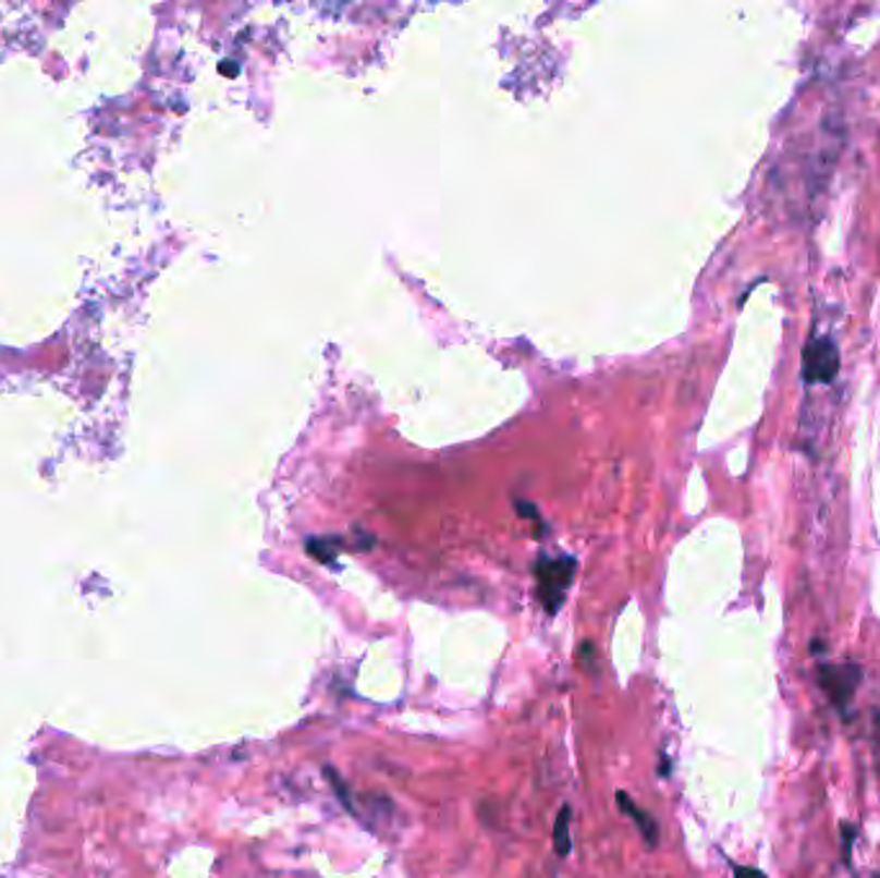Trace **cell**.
Returning a JSON list of instances; mask_svg holds the SVG:
<instances>
[{"instance_id": "277c9868", "label": "cell", "mask_w": 880, "mask_h": 878, "mask_svg": "<svg viewBox=\"0 0 880 878\" xmlns=\"http://www.w3.org/2000/svg\"><path fill=\"white\" fill-rule=\"evenodd\" d=\"M619 806H621L623 812L628 814L631 819L636 821L638 830H641V834H644V838H647L649 845H657V834H659L657 821L651 819L649 814L644 812V809H638V806H636L634 802H631V796H626V793H623V791H619Z\"/></svg>"}, {"instance_id": "ba28073f", "label": "cell", "mask_w": 880, "mask_h": 878, "mask_svg": "<svg viewBox=\"0 0 880 878\" xmlns=\"http://www.w3.org/2000/svg\"><path fill=\"white\" fill-rule=\"evenodd\" d=\"M872 878H880V874H872Z\"/></svg>"}, {"instance_id": "6da1fadb", "label": "cell", "mask_w": 880, "mask_h": 878, "mask_svg": "<svg viewBox=\"0 0 880 878\" xmlns=\"http://www.w3.org/2000/svg\"><path fill=\"white\" fill-rule=\"evenodd\" d=\"M860 680H863L860 664L850 662V664H824V668H819L821 688L827 691V696L832 698V704L840 714L850 711V704H853Z\"/></svg>"}, {"instance_id": "8992f818", "label": "cell", "mask_w": 880, "mask_h": 878, "mask_svg": "<svg viewBox=\"0 0 880 878\" xmlns=\"http://www.w3.org/2000/svg\"><path fill=\"white\" fill-rule=\"evenodd\" d=\"M840 832H842V838H844L842 858L850 863V853H853V842H855V838H857V830H855V825H850V821H842Z\"/></svg>"}, {"instance_id": "52a82bcc", "label": "cell", "mask_w": 880, "mask_h": 878, "mask_svg": "<svg viewBox=\"0 0 880 878\" xmlns=\"http://www.w3.org/2000/svg\"><path fill=\"white\" fill-rule=\"evenodd\" d=\"M734 878H768V876H765L762 870H759V868L742 866V868H736V870H734Z\"/></svg>"}, {"instance_id": "7a4b0ae2", "label": "cell", "mask_w": 880, "mask_h": 878, "mask_svg": "<svg viewBox=\"0 0 880 878\" xmlns=\"http://www.w3.org/2000/svg\"><path fill=\"white\" fill-rule=\"evenodd\" d=\"M840 371V353L827 338L814 340L806 349V379L808 381H832Z\"/></svg>"}, {"instance_id": "5b68a950", "label": "cell", "mask_w": 880, "mask_h": 878, "mask_svg": "<svg viewBox=\"0 0 880 878\" xmlns=\"http://www.w3.org/2000/svg\"><path fill=\"white\" fill-rule=\"evenodd\" d=\"M570 806H564L562 812H559L557 817V827H553V845H557V853L562 855H570L572 850V842H570Z\"/></svg>"}, {"instance_id": "3957f363", "label": "cell", "mask_w": 880, "mask_h": 878, "mask_svg": "<svg viewBox=\"0 0 880 878\" xmlns=\"http://www.w3.org/2000/svg\"><path fill=\"white\" fill-rule=\"evenodd\" d=\"M572 580V564L570 562H557V564H543L541 570V595H543V603L549 606V611L553 613L559 606H562L564 600V593H566V585H570Z\"/></svg>"}]
</instances>
